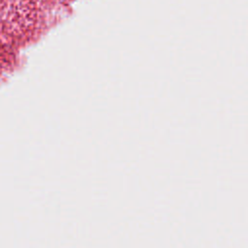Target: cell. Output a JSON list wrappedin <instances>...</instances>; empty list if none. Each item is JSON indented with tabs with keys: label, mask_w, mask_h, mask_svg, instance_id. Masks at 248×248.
<instances>
[{
	"label": "cell",
	"mask_w": 248,
	"mask_h": 248,
	"mask_svg": "<svg viewBox=\"0 0 248 248\" xmlns=\"http://www.w3.org/2000/svg\"><path fill=\"white\" fill-rule=\"evenodd\" d=\"M16 65L14 47L0 41V81L7 77Z\"/></svg>",
	"instance_id": "7a4b0ae2"
},
{
	"label": "cell",
	"mask_w": 248,
	"mask_h": 248,
	"mask_svg": "<svg viewBox=\"0 0 248 248\" xmlns=\"http://www.w3.org/2000/svg\"><path fill=\"white\" fill-rule=\"evenodd\" d=\"M51 0H0V41L12 46L33 40L42 30Z\"/></svg>",
	"instance_id": "6da1fadb"
}]
</instances>
